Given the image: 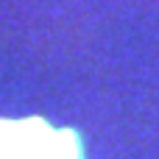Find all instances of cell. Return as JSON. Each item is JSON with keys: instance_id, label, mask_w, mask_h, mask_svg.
I'll use <instances>...</instances> for the list:
<instances>
[{"instance_id": "obj_1", "label": "cell", "mask_w": 159, "mask_h": 159, "mask_svg": "<svg viewBox=\"0 0 159 159\" xmlns=\"http://www.w3.org/2000/svg\"><path fill=\"white\" fill-rule=\"evenodd\" d=\"M0 159H84L73 131L53 129L42 120H3Z\"/></svg>"}]
</instances>
